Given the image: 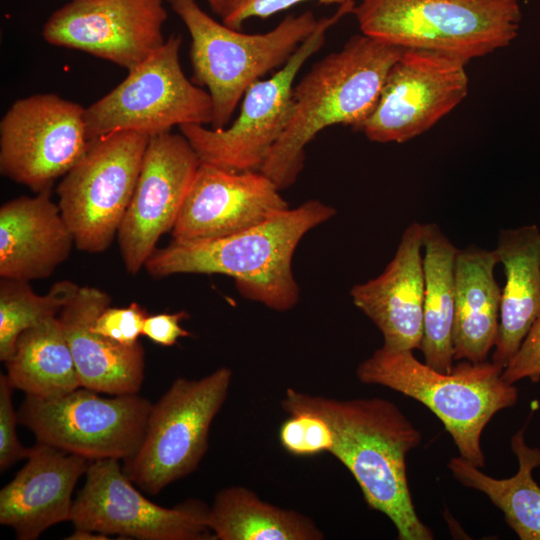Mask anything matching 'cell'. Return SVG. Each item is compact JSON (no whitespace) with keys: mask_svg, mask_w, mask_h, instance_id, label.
Here are the masks:
<instances>
[{"mask_svg":"<svg viewBox=\"0 0 540 540\" xmlns=\"http://www.w3.org/2000/svg\"><path fill=\"white\" fill-rule=\"evenodd\" d=\"M308 0H228L222 14V23L240 30L250 18H268L294 5ZM322 4H346L354 0H316Z\"/></svg>","mask_w":540,"mask_h":540,"instance_id":"1f68e13d","label":"cell"},{"mask_svg":"<svg viewBox=\"0 0 540 540\" xmlns=\"http://www.w3.org/2000/svg\"><path fill=\"white\" fill-rule=\"evenodd\" d=\"M289 415L311 413L333 433L329 453L359 485L367 505L385 514L400 540H432L418 517L409 490L406 457L421 442L420 431L391 401L383 398L336 399L287 388L281 400Z\"/></svg>","mask_w":540,"mask_h":540,"instance_id":"6da1fadb","label":"cell"},{"mask_svg":"<svg viewBox=\"0 0 540 540\" xmlns=\"http://www.w3.org/2000/svg\"><path fill=\"white\" fill-rule=\"evenodd\" d=\"M167 16L163 0L71 1L48 18L42 37L130 71L163 45Z\"/></svg>","mask_w":540,"mask_h":540,"instance_id":"9a60e30c","label":"cell"},{"mask_svg":"<svg viewBox=\"0 0 540 540\" xmlns=\"http://www.w3.org/2000/svg\"><path fill=\"white\" fill-rule=\"evenodd\" d=\"M26 459L0 491V523L19 540H35L49 527L70 521L74 487L91 461L41 442Z\"/></svg>","mask_w":540,"mask_h":540,"instance_id":"d6986e66","label":"cell"},{"mask_svg":"<svg viewBox=\"0 0 540 540\" xmlns=\"http://www.w3.org/2000/svg\"><path fill=\"white\" fill-rule=\"evenodd\" d=\"M458 248L435 223L423 224L424 303L420 350L425 363L444 373L453 368L455 260Z\"/></svg>","mask_w":540,"mask_h":540,"instance_id":"cb8c5ba5","label":"cell"},{"mask_svg":"<svg viewBox=\"0 0 540 540\" xmlns=\"http://www.w3.org/2000/svg\"><path fill=\"white\" fill-rule=\"evenodd\" d=\"M80 286L69 280L55 282L44 295L36 294L29 282L0 280V360L12 355L19 335L39 322L57 317Z\"/></svg>","mask_w":540,"mask_h":540,"instance_id":"83f0119b","label":"cell"},{"mask_svg":"<svg viewBox=\"0 0 540 540\" xmlns=\"http://www.w3.org/2000/svg\"><path fill=\"white\" fill-rule=\"evenodd\" d=\"M214 540H322L306 515L268 503L242 486L221 489L207 515Z\"/></svg>","mask_w":540,"mask_h":540,"instance_id":"d4e9b609","label":"cell"},{"mask_svg":"<svg viewBox=\"0 0 540 540\" xmlns=\"http://www.w3.org/2000/svg\"><path fill=\"white\" fill-rule=\"evenodd\" d=\"M150 137L117 131L90 140L57 186L58 206L78 250L96 254L117 236Z\"/></svg>","mask_w":540,"mask_h":540,"instance_id":"9c48e42d","label":"cell"},{"mask_svg":"<svg viewBox=\"0 0 540 540\" xmlns=\"http://www.w3.org/2000/svg\"><path fill=\"white\" fill-rule=\"evenodd\" d=\"M75 245L51 190L20 196L0 207V277L46 279Z\"/></svg>","mask_w":540,"mask_h":540,"instance_id":"44dd1931","label":"cell"},{"mask_svg":"<svg viewBox=\"0 0 540 540\" xmlns=\"http://www.w3.org/2000/svg\"><path fill=\"white\" fill-rule=\"evenodd\" d=\"M147 313L138 303L127 307H107L92 324V330L121 345L137 344Z\"/></svg>","mask_w":540,"mask_h":540,"instance_id":"f546056e","label":"cell"},{"mask_svg":"<svg viewBox=\"0 0 540 540\" xmlns=\"http://www.w3.org/2000/svg\"><path fill=\"white\" fill-rule=\"evenodd\" d=\"M423 224L403 231L384 271L350 290L353 304L379 329L383 345L393 350L420 349L424 303Z\"/></svg>","mask_w":540,"mask_h":540,"instance_id":"ac0fdd59","label":"cell"},{"mask_svg":"<svg viewBox=\"0 0 540 540\" xmlns=\"http://www.w3.org/2000/svg\"><path fill=\"white\" fill-rule=\"evenodd\" d=\"M506 282L492 362L503 370L540 316V232L536 224L502 229L495 249Z\"/></svg>","mask_w":540,"mask_h":540,"instance_id":"7402d4cb","label":"cell"},{"mask_svg":"<svg viewBox=\"0 0 540 540\" xmlns=\"http://www.w3.org/2000/svg\"><path fill=\"white\" fill-rule=\"evenodd\" d=\"M201 161L182 134L150 137L140 174L117 233L125 269L138 273L171 231Z\"/></svg>","mask_w":540,"mask_h":540,"instance_id":"2e32d148","label":"cell"},{"mask_svg":"<svg viewBox=\"0 0 540 540\" xmlns=\"http://www.w3.org/2000/svg\"><path fill=\"white\" fill-rule=\"evenodd\" d=\"M72 1H89V0H72Z\"/></svg>","mask_w":540,"mask_h":540,"instance_id":"8d00e7d4","label":"cell"},{"mask_svg":"<svg viewBox=\"0 0 540 540\" xmlns=\"http://www.w3.org/2000/svg\"><path fill=\"white\" fill-rule=\"evenodd\" d=\"M354 7V2L339 5L334 15L319 19L313 33L280 70L247 89L240 113L228 128L209 129L201 124L178 127L201 162L236 172L260 171L290 120L298 72L324 45L329 28Z\"/></svg>","mask_w":540,"mask_h":540,"instance_id":"30bf717a","label":"cell"},{"mask_svg":"<svg viewBox=\"0 0 540 540\" xmlns=\"http://www.w3.org/2000/svg\"><path fill=\"white\" fill-rule=\"evenodd\" d=\"M211 9L219 16L222 14L228 0H206Z\"/></svg>","mask_w":540,"mask_h":540,"instance_id":"d590c367","label":"cell"},{"mask_svg":"<svg viewBox=\"0 0 540 540\" xmlns=\"http://www.w3.org/2000/svg\"><path fill=\"white\" fill-rule=\"evenodd\" d=\"M502 372V367L487 360H461L444 373L420 362L413 350L384 346L356 368L360 382L390 388L425 405L451 435L460 456L478 468L485 467L484 428L518 399L517 388L502 378Z\"/></svg>","mask_w":540,"mask_h":540,"instance_id":"277c9868","label":"cell"},{"mask_svg":"<svg viewBox=\"0 0 540 540\" xmlns=\"http://www.w3.org/2000/svg\"><path fill=\"white\" fill-rule=\"evenodd\" d=\"M167 1L190 33L192 80L208 89L213 129L225 128L247 89L283 66L318 24L306 11L286 16L266 33L246 34L217 22L195 0Z\"/></svg>","mask_w":540,"mask_h":540,"instance_id":"5b68a950","label":"cell"},{"mask_svg":"<svg viewBox=\"0 0 540 540\" xmlns=\"http://www.w3.org/2000/svg\"><path fill=\"white\" fill-rule=\"evenodd\" d=\"M525 427L511 438L519 464L514 476L495 479L461 456L452 458L447 466L461 484L484 493L521 540H540V487L532 477L533 469L540 466V449L527 445Z\"/></svg>","mask_w":540,"mask_h":540,"instance_id":"4316f807","label":"cell"},{"mask_svg":"<svg viewBox=\"0 0 540 540\" xmlns=\"http://www.w3.org/2000/svg\"><path fill=\"white\" fill-rule=\"evenodd\" d=\"M4 363L11 386L25 395L53 398L81 387L58 316L23 331Z\"/></svg>","mask_w":540,"mask_h":540,"instance_id":"484cf974","label":"cell"},{"mask_svg":"<svg viewBox=\"0 0 540 540\" xmlns=\"http://www.w3.org/2000/svg\"><path fill=\"white\" fill-rule=\"evenodd\" d=\"M261 171L236 172L201 162L171 230L176 241L226 237L289 208Z\"/></svg>","mask_w":540,"mask_h":540,"instance_id":"e0dca14e","label":"cell"},{"mask_svg":"<svg viewBox=\"0 0 540 540\" xmlns=\"http://www.w3.org/2000/svg\"><path fill=\"white\" fill-rule=\"evenodd\" d=\"M208 510L193 498L173 508L159 506L135 488L118 459H101L90 462L70 521L75 529L129 539L214 540Z\"/></svg>","mask_w":540,"mask_h":540,"instance_id":"4fadbf2b","label":"cell"},{"mask_svg":"<svg viewBox=\"0 0 540 540\" xmlns=\"http://www.w3.org/2000/svg\"><path fill=\"white\" fill-rule=\"evenodd\" d=\"M466 64L442 52L405 49L357 131L378 143H404L426 132L466 97Z\"/></svg>","mask_w":540,"mask_h":540,"instance_id":"5bb4252c","label":"cell"},{"mask_svg":"<svg viewBox=\"0 0 540 540\" xmlns=\"http://www.w3.org/2000/svg\"><path fill=\"white\" fill-rule=\"evenodd\" d=\"M181 45V36L170 35L121 83L85 108L89 140L117 131L152 137L174 126L211 124V97L185 76Z\"/></svg>","mask_w":540,"mask_h":540,"instance_id":"ba28073f","label":"cell"},{"mask_svg":"<svg viewBox=\"0 0 540 540\" xmlns=\"http://www.w3.org/2000/svg\"><path fill=\"white\" fill-rule=\"evenodd\" d=\"M336 214L319 200L288 208L244 231L210 240L176 241L155 249L144 268L155 278L175 274H223L239 293L285 312L299 300L292 258L303 236Z\"/></svg>","mask_w":540,"mask_h":540,"instance_id":"7a4b0ae2","label":"cell"},{"mask_svg":"<svg viewBox=\"0 0 540 540\" xmlns=\"http://www.w3.org/2000/svg\"><path fill=\"white\" fill-rule=\"evenodd\" d=\"M231 382L232 371L224 366L198 380L173 381L152 404L138 451L124 460L123 470L136 486L157 495L197 469Z\"/></svg>","mask_w":540,"mask_h":540,"instance_id":"52a82bcc","label":"cell"},{"mask_svg":"<svg viewBox=\"0 0 540 540\" xmlns=\"http://www.w3.org/2000/svg\"><path fill=\"white\" fill-rule=\"evenodd\" d=\"M352 13L373 39L467 63L510 44L521 21L517 0H361Z\"/></svg>","mask_w":540,"mask_h":540,"instance_id":"8992f818","label":"cell"},{"mask_svg":"<svg viewBox=\"0 0 540 540\" xmlns=\"http://www.w3.org/2000/svg\"><path fill=\"white\" fill-rule=\"evenodd\" d=\"M89 143L78 103L53 93L18 99L0 122V173L35 193L51 190Z\"/></svg>","mask_w":540,"mask_h":540,"instance_id":"7c38bea8","label":"cell"},{"mask_svg":"<svg viewBox=\"0 0 540 540\" xmlns=\"http://www.w3.org/2000/svg\"><path fill=\"white\" fill-rule=\"evenodd\" d=\"M404 50L361 33L315 63L294 86L290 120L260 171L279 190L291 186L303 169L306 145L321 130L338 124L357 130L366 120Z\"/></svg>","mask_w":540,"mask_h":540,"instance_id":"3957f363","label":"cell"},{"mask_svg":"<svg viewBox=\"0 0 540 540\" xmlns=\"http://www.w3.org/2000/svg\"><path fill=\"white\" fill-rule=\"evenodd\" d=\"M151 407L138 393L102 397L79 387L53 398L26 395L17 417L37 442L90 461L126 460L142 443Z\"/></svg>","mask_w":540,"mask_h":540,"instance_id":"8fae6325","label":"cell"},{"mask_svg":"<svg viewBox=\"0 0 540 540\" xmlns=\"http://www.w3.org/2000/svg\"><path fill=\"white\" fill-rule=\"evenodd\" d=\"M498 263L495 250L468 245L457 251L454 360L473 363L486 361L495 345L502 291L494 274Z\"/></svg>","mask_w":540,"mask_h":540,"instance_id":"603a6c76","label":"cell"},{"mask_svg":"<svg viewBox=\"0 0 540 540\" xmlns=\"http://www.w3.org/2000/svg\"><path fill=\"white\" fill-rule=\"evenodd\" d=\"M109 294L80 286L58 319L69 343L81 387L110 395L137 394L144 380V349L138 342L121 345L92 330L99 314L109 307Z\"/></svg>","mask_w":540,"mask_h":540,"instance_id":"ffe728a7","label":"cell"},{"mask_svg":"<svg viewBox=\"0 0 540 540\" xmlns=\"http://www.w3.org/2000/svg\"><path fill=\"white\" fill-rule=\"evenodd\" d=\"M7 375H0V471L3 472L21 459H26L30 448L23 446L16 434L17 411Z\"/></svg>","mask_w":540,"mask_h":540,"instance_id":"4dcf8cb0","label":"cell"},{"mask_svg":"<svg viewBox=\"0 0 540 540\" xmlns=\"http://www.w3.org/2000/svg\"><path fill=\"white\" fill-rule=\"evenodd\" d=\"M502 378L510 384L524 378H529L534 383L540 381V316L504 368Z\"/></svg>","mask_w":540,"mask_h":540,"instance_id":"d6a6232c","label":"cell"},{"mask_svg":"<svg viewBox=\"0 0 540 540\" xmlns=\"http://www.w3.org/2000/svg\"><path fill=\"white\" fill-rule=\"evenodd\" d=\"M108 538L105 534L84 529H75L70 536L66 537L68 540H107Z\"/></svg>","mask_w":540,"mask_h":540,"instance_id":"e575fe53","label":"cell"},{"mask_svg":"<svg viewBox=\"0 0 540 540\" xmlns=\"http://www.w3.org/2000/svg\"><path fill=\"white\" fill-rule=\"evenodd\" d=\"M279 441L289 454L311 457L328 452L333 433L328 423L315 414L301 412L289 415L279 429Z\"/></svg>","mask_w":540,"mask_h":540,"instance_id":"f1b7e54d","label":"cell"},{"mask_svg":"<svg viewBox=\"0 0 540 540\" xmlns=\"http://www.w3.org/2000/svg\"><path fill=\"white\" fill-rule=\"evenodd\" d=\"M187 318L189 314L186 311L148 315L144 321L142 335L158 345L173 346L179 338L191 336V333L181 326V322Z\"/></svg>","mask_w":540,"mask_h":540,"instance_id":"836d02e7","label":"cell"}]
</instances>
